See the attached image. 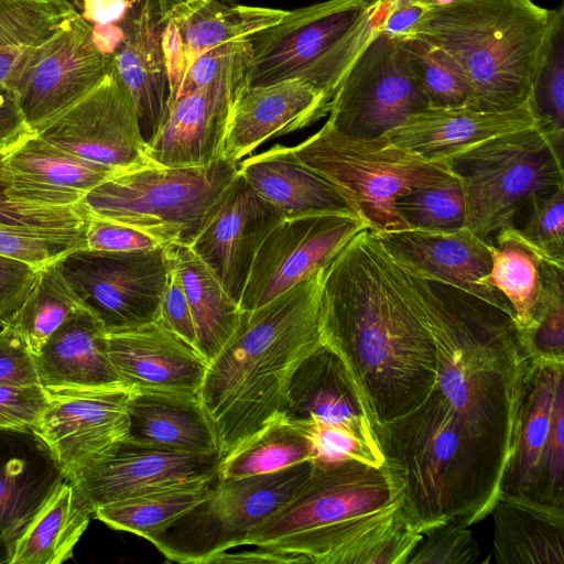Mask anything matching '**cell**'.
Wrapping results in <instances>:
<instances>
[{
  "instance_id": "cell-10",
  "label": "cell",
  "mask_w": 564,
  "mask_h": 564,
  "mask_svg": "<svg viewBox=\"0 0 564 564\" xmlns=\"http://www.w3.org/2000/svg\"><path fill=\"white\" fill-rule=\"evenodd\" d=\"M314 467L305 460L273 473L216 479L210 496L149 541L167 560L212 563L297 491Z\"/></svg>"
},
{
  "instance_id": "cell-50",
  "label": "cell",
  "mask_w": 564,
  "mask_h": 564,
  "mask_svg": "<svg viewBox=\"0 0 564 564\" xmlns=\"http://www.w3.org/2000/svg\"><path fill=\"white\" fill-rule=\"evenodd\" d=\"M479 553L468 527L448 521L422 533L406 564H474Z\"/></svg>"
},
{
  "instance_id": "cell-37",
  "label": "cell",
  "mask_w": 564,
  "mask_h": 564,
  "mask_svg": "<svg viewBox=\"0 0 564 564\" xmlns=\"http://www.w3.org/2000/svg\"><path fill=\"white\" fill-rule=\"evenodd\" d=\"M217 475L153 489L97 507L94 517L112 529L150 540L207 499Z\"/></svg>"
},
{
  "instance_id": "cell-34",
  "label": "cell",
  "mask_w": 564,
  "mask_h": 564,
  "mask_svg": "<svg viewBox=\"0 0 564 564\" xmlns=\"http://www.w3.org/2000/svg\"><path fill=\"white\" fill-rule=\"evenodd\" d=\"M167 263L177 272L192 313L196 348L210 361L232 335L240 316L239 304L189 246L164 247Z\"/></svg>"
},
{
  "instance_id": "cell-52",
  "label": "cell",
  "mask_w": 564,
  "mask_h": 564,
  "mask_svg": "<svg viewBox=\"0 0 564 564\" xmlns=\"http://www.w3.org/2000/svg\"><path fill=\"white\" fill-rule=\"evenodd\" d=\"M46 404L47 392L42 386L0 384V429L32 431Z\"/></svg>"
},
{
  "instance_id": "cell-8",
  "label": "cell",
  "mask_w": 564,
  "mask_h": 564,
  "mask_svg": "<svg viewBox=\"0 0 564 564\" xmlns=\"http://www.w3.org/2000/svg\"><path fill=\"white\" fill-rule=\"evenodd\" d=\"M238 164L164 167L150 163L115 174L89 191L82 205L98 218L138 229L160 241L191 246Z\"/></svg>"
},
{
  "instance_id": "cell-9",
  "label": "cell",
  "mask_w": 564,
  "mask_h": 564,
  "mask_svg": "<svg viewBox=\"0 0 564 564\" xmlns=\"http://www.w3.org/2000/svg\"><path fill=\"white\" fill-rule=\"evenodd\" d=\"M465 199V226L490 242L535 196L564 186L563 152L536 127L510 132L445 161Z\"/></svg>"
},
{
  "instance_id": "cell-28",
  "label": "cell",
  "mask_w": 564,
  "mask_h": 564,
  "mask_svg": "<svg viewBox=\"0 0 564 564\" xmlns=\"http://www.w3.org/2000/svg\"><path fill=\"white\" fill-rule=\"evenodd\" d=\"M35 362L45 390L126 386L111 361L104 325L85 305L65 318Z\"/></svg>"
},
{
  "instance_id": "cell-41",
  "label": "cell",
  "mask_w": 564,
  "mask_h": 564,
  "mask_svg": "<svg viewBox=\"0 0 564 564\" xmlns=\"http://www.w3.org/2000/svg\"><path fill=\"white\" fill-rule=\"evenodd\" d=\"M528 105L535 126L563 152L564 9L550 10L549 26L534 70Z\"/></svg>"
},
{
  "instance_id": "cell-49",
  "label": "cell",
  "mask_w": 564,
  "mask_h": 564,
  "mask_svg": "<svg viewBox=\"0 0 564 564\" xmlns=\"http://www.w3.org/2000/svg\"><path fill=\"white\" fill-rule=\"evenodd\" d=\"M82 248H87L86 234L56 235L0 225V256L25 262L36 270Z\"/></svg>"
},
{
  "instance_id": "cell-12",
  "label": "cell",
  "mask_w": 564,
  "mask_h": 564,
  "mask_svg": "<svg viewBox=\"0 0 564 564\" xmlns=\"http://www.w3.org/2000/svg\"><path fill=\"white\" fill-rule=\"evenodd\" d=\"M501 491L564 506V362L528 361Z\"/></svg>"
},
{
  "instance_id": "cell-42",
  "label": "cell",
  "mask_w": 564,
  "mask_h": 564,
  "mask_svg": "<svg viewBox=\"0 0 564 564\" xmlns=\"http://www.w3.org/2000/svg\"><path fill=\"white\" fill-rule=\"evenodd\" d=\"M410 70L429 107H469L473 93L455 59L443 48L416 36L399 40Z\"/></svg>"
},
{
  "instance_id": "cell-17",
  "label": "cell",
  "mask_w": 564,
  "mask_h": 564,
  "mask_svg": "<svg viewBox=\"0 0 564 564\" xmlns=\"http://www.w3.org/2000/svg\"><path fill=\"white\" fill-rule=\"evenodd\" d=\"M364 229L351 213L283 219L256 254L240 310L260 307L306 280Z\"/></svg>"
},
{
  "instance_id": "cell-45",
  "label": "cell",
  "mask_w": 564,
  "mask_h": 564,
  "mask_svg": "<svg viewBox=\"0 0 564 564\" xmlns=\"http://www.w3.org/2000/svg\"><path fill=\"white\" fill-rule=\"evenodd\" d=\"M524 215L521 226H509L513 235L541 261L564 268V186L533 197Z\"/></svg>"
},
{
  "instance_id": "cell-20",
  "label": "cell",
  "mask_w": 564,
  "mask_h": 564,
  "mask_svg": "<svg viewBox=\"0 0 564 564\" xmlns=\"http://www.w3.org/2000/svg\"><path fill=\"white\" fill-rule=\"evenodd\" d=\"M286 12L224 0H165L161 42L169 80L167 109L197 56L216 46L250 39L279 22Z\"/></svg>"
},
{
  "instance_id": "cell-38",
  "label": "cell",
  "mask_w": 564,
  "mask_h": 564,
  "mask_svg": "<svg viewBox=\"0 0 564 564\" xmlns=\"http://www.w3.org/2000/svg\"><path fill=\"white\" fill-rule=\"evenodd\" d=\"M72 14L58 0H0V85L10 86L31 53Z\"/></svg>"
},
{
  "instance_id": "cell-44",
  "label": "cell",
  "mask_w": 564,
  "mask_h": 564,
  "mask_svg": "<svg viewBox=\"0 0 564 564\" xmlns=\"http://www.w3.org/2000/svg\"><path fill=\"white\" fill-rule=\"evenodd\" d=\"M395 207L411 229L452 230L465 226V199L457 177L415 188L398 197Z\"/></svg>"
},
{
  "instance_id": "cell-23",
  "label": "cell",
  "mask_w": 564,
  "mask_h": 564,
  "mask_svg": "<svg viewBox=\"0 0 564 564\" xmlns=\"http://www.w3.org/2000/svg\"><path fill=\"white\" fill-rule=\"evenodd\" d=\"M119 173L47 143L30 132L1 151L0 183L15 202L70 207Z\"/></svg>"
},
{
  "instance_id": "cell-24",
  "label": "cell",
  "mask_w": 564,
  "mask_h": 564,
  "mask_svg": "<svg viewBox=\"0 0 564 564\" xmlns=\"http://www.w3.org/2000/svg\"><path fill=\"white\" fill-rule=\"evenodd\" d=\"M66 479L30 430L0 429V563L11 564L24 532Z\"/></svg>"
},
{
  "instance_id": "cell-56",
  "label": "cell",
  "mask_w": 564,
  "mask_h": 564,
  "mask_svg": "<svg viewBox=\"0 0 564 564\" xmlns=\"http://www.w3.org/2000/svg\"><path fill=\"white\" fill-rule=\"evenodd\" d=\"M32 132L13 88L0 85V149H7Z\"/></svg>"
},
{
  "instance_id": "cell-40",
  "label": "cell",
  "mask_w": 564,
  "mask_h": 564,
  "mask_svg": "<svg viewBox=\"0 0 564 564\" xmlns=\"http://www.w3.org/2000/svg\"><path fill=\"white\" fill-rule=\"evenodd\" d=\"M83 305L54 261L37 269L24 301L4 324L20 334L35 356L65 318Z\"/></svg>"
},
{
  "instance_id": "cell-22",
  "label": "cell",
  "mask_w": 564,
  "mask_h": 564,
  "mask_svg": "<svg viewBox=\"0 0 564 564\" xmlns=\"http://www.w3.org/2000/svg\"><path fill=\"white\" fill-rule=\"evenodd\" d=\"M218 452H182L124 440L101 459L68 477L94 510L153 489L214 477Z\"/></svg>"
},
{
  "instance_id": "cell-4",
  "label": "cell",
  "mask_w": 564,
  "mask_h": 564,
  "mask_svg": "<svg viewBox=\"0 0 564 564\" xmlns=\"http://www.w3.org/2000/svg\"><path fill=\"white\" fill-rule=\"evenodd\" d=\"M319 273L241 310L232 335L208 361L197 400L221 458L281 414L293 373L322 345Z\"/></svg>"
},
{
  "instance_id": "cell-55",
  "label": "cell",
  "mask_w": 564,
  "mask_h": 564,
  "mask_svg": "<svg viewBox=\"0 0 564 564\" xmlns=\"http://www.w3.org/2000/svg\"><path fill=\"white\" fill-rule=\"evenodd\" d=\"M30 264L0 256V325L2 326L24 301L36 275Z\"/></svg>"
},
{
  "instance_id": "cell-14",
  "label": "cell",
  "mask_w": 564,
  "mask_h": 564,
  "mask_svg": "<svg viewBox=\"0 0 564 564\" xmlns=\"http://www.w3.org/2000/svg\"><path fill=\"white\" fill-rule=\"evenodd\" d=\"M115 66L74 12L35 48L10 84L29 129L36 133L98 86Z\"/></svg>"
},
{
  "instance_id": "cell-21",
  "label": "cell",
  "mask_w": 564,
  "mask_h": 564,
  "mask_svg": "<svg viewBox=\"0 0 564 564\" xmlns=\"http://www.w3.org/2000/svg\"><path fill=\"white\" fill-rule=\"evenodd\" d=\"M372 234L409 270L426 280L462 290L512 319L507 300L487 281L491 269L490 242L466 226L452 230L406 229Z\"/></svg>"
},
{
  "instance_id": "cell-7",
  "label": "cell",
  "mask_w": 564,
  "mask_h": 564,
  "mask_svg": "<svg viewBox=\"0 0 564 564\" xmlns=\"http://www.w3.org/2000/svg\"><path fill=\"white\" fill-rule=\"evenodd\" d=\"M292 149L304 164L333 184L373 232L411 229L395 207L397 198L456 177L446 162L422 158L387 135L352 137L328 121Z\"/></svg>"
},
{
  "instance_id": "cell-31",
  "label": "cell",
  "mask_w": 564,
  "mask_h": 564,
  "mask_svg": "<svg viewBox=\"0 0 564 564\" xmlns=\"http://www.w3.org/2000/svg\"><path fill=\"white\" fill-rule=\"evenodd\" d=\"M164 4L165 0H147L113 56L117 73L133 100L145 143L167 116L169 80L161 42Z\"/></svg>"
},
{
  "instance_id": "cell-27",
  "label": "cell",
  "mask_w": 564,
  "mask_h": 564,
  "mask_svg": "<svg viewBox=\"0 0 564 564\" xmlns=\"http://www.w3.org/2000/svg\"><path fill=\"white\" fill-rule=\"evenodd\" d=\"M535 126L528 101L505 112L469 107H429L386 135L394 144L433 161H443L477 144Z\"/></svg>"
},
{
  "instance_id": "cell-43",
  "label": "cell",
  "mask_w": 564,
  "mask_h": 564,
  "mask_svg": "<svg viewBox=\"0 0 564 564\" xmlns=\"http://www.w3.org/2000/svg\"><path fill=\"white\" fill-rule=\"evenodd\" d=\"M536 326L522 351L528 361L564 362V268L541 261Z\"/></svg>"
},
{
  "instance_id": "cell-11",
  "label": "cell",
  "mask_w": 564,
  "mask_h": 564,
  "mask_svg": "<svg viewBox=\"0 0 564 564\" xmlns=\"http://www.w3.org/2000/svg\"><path fill=\"white\" fill-rule=\"evenodd\" d=\"M56 263L107 334L159 319L169 278L164 247L128 252L82 248Z\"/></svg>"
},
{
  "instance_id": "cell-48",
  "label": "cell",
  "mask_w": 564,
  "mask_h": 564,
  "mask_svg": "<svg viewBox=\"0 0 564 564\" xmlns=\"http://www.w3.org/2000/svg\"><path fill=\"white\" fill-rule=\"evenodd\" d=\"M290 422L310 441L315 463L355 460L370 466L386 463L382 452L370 447L345 427L324 423L313 416Z\"/></svg>"
},
{
  "instance_id": "cell-25",
  "label": "cell",
  "mask_w": 564,
  "mask_h": 564,
  "mask_svg": "<svg viewBox=\"0 0 564 564\" xmlns=\"http://www.w3.org/2000/svg\"><path fill=\"white\" fill-rule=\"evenodd\" d=\"M325 94L303 79L248 86L235 100L221 159L237 163L265 141L306 128L328 115Z\"/></svg>"
},
{
  "instance_id": "cell-54",
  "label": "cell",
  "mask_w": 564,
  "mask_h": 564,
  "mask_svg": "<svg viewBox=\"0 0 564 564\" xmlns=\"http://www.w3.org/2000/svg\"><path fill=\"white\" fill-rule=\"evenodd\" d=\"M158 321L196 348V333L189 305L180 276L170 264L169 278L161 299L160 317Z\"/></svg>"
},
{
  "instance_id": "cell-3",
  "label": "cell",
  "mask_w": 564,
  "mask_h": 564,
  "mask_svg": "<svg viewBox=\"0 0 564 564\" xmlns=\"http://www.w3.org/2000/svg\"><path fill=\"white\" fill-rule=\"evenodd\" d=\"M401 470L347 460L318 464L297 491L242 545L282 563L406 564L422 534L404 508Z\"/></svg>"
},
{
  "instance_id": "cell-46",
  "label": "cell",
  "mask_w": 564,
  "mask_h": 564,
  "mask_svg": "<svg viewBox=\"0 0 564 564\" xmlns=\"http://www.w3.org/2000/svg\"><path fill=\"white\" fill-rule=\"evenodd\" d=\"M91 31L96 47L113 57L139 19L147 0H58Z\"/></svg>"
},
{
  "instance_id": "cell-35",
  "label": "cell",
  "mask_w": 564,
  "mask_h": 564,
  "mask_svg": "<svg viewBox=\"0 0 564 564\" xmlns=\"http://www.w3.org/2000/svg\"><path fill=\"white\" fill-rule=\"evenodd\" d=\"M94 508L66 477L17 544L11 564H59L68 560Z\"/></svg>"
},
{
  "instance_id": "cell-26",
  "label": "cell",
  "mask_w": 564,
  "mask_h": 564,
  "mask_svg": "<svg viewBox=\"0 0 564 564\" xmlns=\"http://www.w3.org/2000/svg\"><path fill=\"white\" fill-rule=\"evenodd\" d=\"M108 347L131 390L197 398L208 361L161 322L108 333Z\"/></svg>"
},
{
  "instance_id": "cell-5",
  "label": "cell",
  "mask_w": 564,
  "mask_h": 564,
  "mask_svg": "<svg viewBox=\"0 0 564 564\" xmlns=\"http://www.w3.org/2000/svg\"><path fill=\"white\" fill-rule=\"evenodd\" d=\"M549 19L531 0H456L426 10L411 36L455 59L471 88L469 108L505 112L528 101Z\"/></svg>"
},
{
  "instance_id": "cell-13",
  "label": "cell",
  "mask_w": 564,
  "mask_h": 564,
  "mask_svg": "<svg viewBox=\"0 0 564 564\" xmlns=\"http://www.w3.org/2000/svg\"><path fill=\"white\" fill-rule=\"evenodd\" d=\"M426 108L400 41L378 31L339 84L327 121L345 134L375 139Z\"/></svg>"
},
{
  "instance_id": "cell-32",
  "label": "cell",
  "mask_w": 564,
  "mask_h": 564,
  "mask_svg": "<svg viewBox=\"0 0 564 564\" xmlns=\"http://www.w3.org/2000/svg\"><path fill=\"white\" fill-rule=\"evenodd\" d=\"M492 551L499 564H564V506L500 491Z\"/></svg>"
},
{
  "instance_id": "cell-51",
  "label": "cell",
  "mask_w": 564,
  "mask_h": 564,
  "mask_svg": "<svg viewBox=\"0 0 564 564\" xmlns=\"http://www.w3.org/2000/svg\"><path fill=\"white\" fill-rule=\"evenodd\" d=\"M0 384L42 386L35 356L9 324L2 325L0 329Z\"/></svg>"
},
{
  "instance_id": "cell-33",
  "label": "cell",
  "mask_w": 564,
  "mask_h": 564,
  "mask_svg": "<svg viewBox=\"0 0 564 564\" xmlns=\"http://www.w3.org/2000/svg\"><path fill=\"white\" fill-rule=\"evenodd\" d=\"M131 443L182 452H218L196 397L132 390L128 401Z\"/></svg>"
},
{
  "instance_id": "cell-19",
  "label": "cell",
  "mask_w": 564,
  "mask_h": 564,
  "mask_svg": "<svg viewBox=\"0 0 564 564\" xmlns=\"http://www.w3.org/2000/svg\"><path fill=\"white\" fill-rule=\"evenodd\" d=\"M282 220L274 206L238 174L189 247L239 304L259 248Z\"/></svg>"
},
{
  "instance_id": "cell-58",
  "label": "cell",
  "mask_w": 564,
  "mask_h": 564,
  "mask_svg": "<svg viewBox=\"0 0 564 564\" xmlns=\"http://www.w3.org/2000/svg\"><path fill=\"white\" fill-rule=\"evenodd\" d=\"M426 10L438 8L452 3L456 0H409Z\"/></svg>"
},
{
  "instance_id": "cell-29",
  "label": "cell",
  "mask_w": 564,
  "mask_h": 564,
  "mask_svg": "<svg viewBox=\"0 0 564 564\" xmlns=\"http://www.w3.org/2000/svg\"><path fill=\"white\" fill-rule=\"evenodd\" d=\"M281 415L289 421L313 416L345 427L370 447L382 452L347 371L339 358L323 344L293 373Z\"/></svg>"
},
{
  "instance_id": "cell-2",
  "label": "cell",
  "mask_w": 564,
  "mask_h": 564,
  "mask_svg": "<svg viewBox=\"0 0 564 564\" xmlns=\"http://www.w3.org/2000/svg\"><path fill=\"white\" fill-rule=\"evenodd\" d=\"M318 327L375 434L429 394L436 376L433 336L400 264L371 230L321 268Z\"/></svg>"
},
{
  "instance_id": "cell-6",
  "label": "cell",
  "mask_w": 564,
  "mask_h": 564,
  "mask_svg": "<svg viewBox=\"0 0 564 564\" xmlns=\"http://www.w3.org/2000/svg\"><path fill=\"white\" fill-rule=\"evenodd\" d=\"M388 0H325L286 12L249 40V86L303 79L330 101L344 76L379 31Z\"/></svg>"
},
{
  "instance_id": "cell-15",
  "label": "cell",
  "mask_w": 564,
  "mask_h": 564,
  "mask_svg": "<svg viewBox=\"0 0 564 564\" xmlns=\"http://www.w3.org/2000/svg\"><path fill=\"white\" fill-rule=\"evenodd\" d=\"M36 134L62 151L119 172L152 163L133 100L116 66Z\"/></svg>"
},
{
  "instance_id": "cell-47",
  "label": "cell",
  "mask_w": 564,
  "mask_h": 564,
  "mask_svg": "<svg viewBox=\"0 0 564 564\" xmlns=\"http://www.w3.org/2000/svg\"><path fill=\"white\" fill-rule=\"evenodd\" d=\"M0 149V155L1 151ZM87 210L82 205L54 207L15 202L0 183V225L56 235L86 234Z\"/></svg>"
},
{
  "instance_id": "cell-39",
  "label": "cell",
  "mask_w": 564,
  "mask_h": 564,
  "mask_svg": "<svg viewBox=\"0 0 564 564\" xmlns=\"http://www.w3.org/2000/svg\"><path fill=\"white\" fill-rule=\"evenodd\" d=\"M314 460L310 441L279 414L220 459L218 479L273 473Z\"/></svg>"
},
{
  "instance_id": "cell-30",
  "label": "cell",
  "mask_w": 564,
  "mask_h": 564,
  "mask_svg": "<svg viewBox=\"0 0 564 564\" xmlns=\"http://www.w3.org/2000/svg\"><path fill=\"white\" fill-rule=\"evenodd\" d=\"M238 174L274 206L283 219L354 214L333 184L304 164L292 147L276 144L245 159L238 165Z\"/></svg>"
},
{
  "instance_id": "cell-53",
  "label": "cell",
  "mask_w": 564,
  "mask_h": 564,
  "mask_svg": "<svg viewBox=\"0 0 564 564\" xmlns=\"http://www.w3.org/2000/svg\"><path fill=\"white\" fill-rule=\"evenodd\" d=\"M87 214L86 243L88 249L128 252L165 247L138 229Z\"/></svg>"
},
{
  "instance_id": "cell-1",
  "label": "cell",
  "mask_w": 564,
  "mask_h": 564,
  "mask_svg": "<svg viewBox=\"0 0 564 564\" xmlns=\"http://www.w3.org/2000/svg\"><path fill=\"white\" fill-rule=\"evenodd\" d=\"M399 264L433 336L436 376L426 398L376 436L402 473L421 534L448 521L470 527L501 491L528 361L507 314Z\"/></svg>"
},
{
  "instance_id": "cell-18",
  "label": "cell",
  "mask_w": 564,
  "mask_h": 564,
  "mask_svg": "<svg viewBox=\"0 0 564 564\" xmlns=\"http://www.w3.org/2000/svg\"><path fill=\"white\" fill-rule=\"evenodd\" d=\"M251 58L252 55L171 105L165 121L145 147L152 163L197 167L223 160L227 122L235 100L249 86Z\"/></svg>"
},
{
  "instance_id": "cell-36",
  "label": "cell",
  "mask_w": 564,
  "mask_h": 564,
  "mask_svg": "<svg viewBox=\"0 0 564 564\" xmlns=\"http://www.w3.org/2000/svg\"><path fill=\"white\" fill-rule=\"evenodd\" d=\"M491 269L488 283L498 290L512 311V323L521 349L532 336L538 318L542 282L541 260L505 227L490 242Z\"/></svg>"
},
{
  "instance_id": "cell-16",
  "label": "cell",
  "mask_w": 564,
  "mask_h": 564,
  "mask_svg": "<svg viewBox=\"0 0 564 564\" xmlns=\"http://www.w3.org/2000/svg\"><path fill=\"white\" fill-rule=\"evenodd\" d=\"M131 391L127 386L46 390L47 404L32 432L66 477L101 459L127 438Z\"/></svg>"
},
{
  "instance_id": "cell-57",
  "label": "cell",
  "mask_w": 564,
  "mask_h": 564,
  "mask_svg": "<svg viewBox=\"0 0 564 564\" xmlns=\"http://www.w3.org/2000/svg\"><path fill=\"white\" fill-rule=\"evenodd\" d=\"M425 11L409 0H388L379 31L397 40L409 37Z\"/></svg>"
}]
</instances>
